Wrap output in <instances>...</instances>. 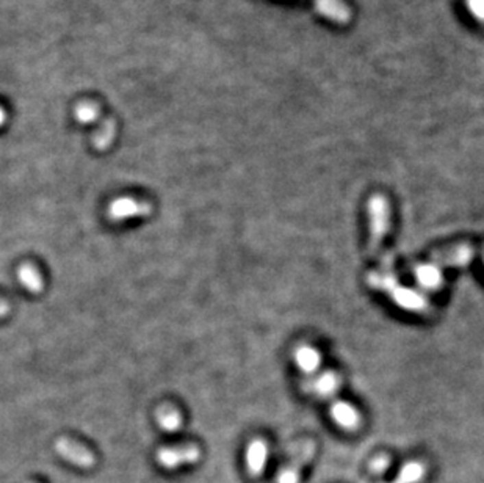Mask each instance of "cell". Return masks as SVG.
<instances>
[{"instance_id": "obj_1", "label": "cell", "mask_w": 484, "mask_h": 483, "mask_svg": "<svg viewBox=\"0 0 484 483\" xmlns=\"http://www.w3.org/2000/svg\"><path fill=\"white\" fill-rule=\"evenodd\" d=\"M367 283L370 287L389 295L395 305H398L406 311L425 314V312L431 309V303L426 294L406 287V285L398 281L397 274L394 272L392 257L390 256L384 257L379 270H373L367 274Z\"/></svg>"}, {"instance_id": "obj_2", "label": "cell", "mask_w": 484, "mask_h": 483, "mask_svg": "<svg viewBox=\"0 0 484 483\" xmlns=\"http://www.w3.org/2000/svg\"><path fill=\"white\" fill-rule=\"evenodd\" d=\"M368 215V252L373 259H378L383 251V244L386 240L390 228V206L386 196L373 195L367 202Z\"/></svg>"}, {"instance_id": "obj_3", "label": "cell", "mask_w": 484, "mask_h": 483, "mask_svg": "<svg viewBox=\"0 0 484 483\" xmlns=\"http://www.w3.org/2000/svg\"><path fill=\"white\" fill-rule=\"evenodd\" d=\"M157 463L165 469H176L182 464H193L201 460V449L195 444H184L176 447H162L157 450Z\"/></svg>"}, {"instance_id": "obj_4", "label": "cell", "mask_w": 484, "mask_h": 483, "mask_svg": "<svg viewBox=\"0 0 484 483\" xmlns=\"http://www.w3.org/2000/svg\"><path fill=\"white\" fill-rule=\"evenodd\" d=\"M313 453H315V444L311 441L296 447L293 457L279 471L276 483H300L301 471L313 458Z\"/></svg>"}, {"instance_id": "obj_5", "label": "cell", "mask_w": 484, "mask_h": 483, "mask_svg": "<svg viewBox=\"0 0 484 483\" xmlns=\"http://www.w3.org/2000/svg\"><path fill=\"white\" fill-rule=\"evenodd\" d=\"M152 212V204L135 198H118L107 209V217L112 222H124L135 217H146Z\"/></svg>"}, {"instance_id": "obj_6", "label": "cell", "mask_w": 484, "mask_h": 483, "mask_svg": "<svg viewBox=\"0 0 484 483\" xmlns=\"http://www.w3.org/2000/svg\"><path fill=\"white\" fill-rule=\"evenodd\" d=\"M481 250H478L476 246H474V245L461 244V245L452 246V248H445V250H441V251H436L431 256V262H434L436 266H439L441 268H445V267H465L467 263H470L472 261H474V257H476V255Z\"/></svg>"}, {"instance_id": "obj_7", "label": "cell", "mask_w": 484, "mask_h": 483, "mask_svg": "<svg viewBox=\"0 0 484 483\" xmlns=\"http://www.w3.org/2000/svg\"><path fill=\"white\" fill-rule=\"evenodd\" d=\"M55 452L66 461H69L74 466H79L82 469H90L91 466H95V455L91 453V450L73 441V439L58 438L55 441Z\"/></svg>"}, {"instance_id": "obj_8", "label": "cell", "mask_w": 484, "mask_h": 483, "mask_svg": "<svg viewBox=\"0 0 484 483\" xmlns=\"http://www.w3.org/2000/svg\"><path fill=\"white\" fill-rule=\"evenodd\" d=\"M340 388V378L332 370H324L320 375L313 377L312 380L306 381L304 389L307 392L313 395H318L322 399H331L334 400L335 394L339 392Z\"/></svg>"}, {"instance_id": "obj_9", "label": "cell", "mask_w": 484, "mask_h": 483, "mask_svg": "<svg viewBox=\"0 0 484 483\" xmlns=\"http://www.w3.org/2000/svg\"><path fill=\"white\" fill-rule=\"evenodd\" d=\"M414 276L420 287L426 292H437L444 285V270L434 262L419 263L414 268Z\"/></svg>"}, {"instance_id": "obj_10", "label": "cell", "mask_w": 484, "mask_h": 483, "mask_svg": "<svg viewBox=\"0 0 484 483\" xmlns=\"http://www.w3.org/2000/svg\"><path fill=\"white\" fill-rule=\"evenodd\" d=\"M268 461V446L263 439H254L246 449V468L252 477L262 475Z\"/></svg>"}, {"instance_id": "obj_11", "label": "cell", "mask_w": 484, "mask_h": 483, "mask_svg": "<svg viewBox=\"0 0 484 483\" xmlns=\"http://www.w3.org/2000/svg\"><path fill=\"white\" fill-rule=\"evenodd\" d=\"M331 416L335 424L345 430H356L361 425V416L353 405L343 400L334 399L331 403Z\"/></svg>"}, {"instance_id": "obj_12", "label": "cell", "mask_w": 484, "mask_h": 483, "mask_svg": "<svg viewBox=\"0 0 484 483\" xmlns=\"http://www.w3.org/2000/svg\"><path fill=\"white\" fill-rule=\"evenodd\" d=\"M295 362L307 375H313L322 364V356L318 350L311 345H301L295 350Z\"/></svg>"}, {"instance_id": "obj_13", "label": "cell", "mask_w": 484, "mask_h": 483, "mask_svg": "<svg viewBox=\"0 0 484 483\" xmlns=\"http://www.w3.org/2000/svg\"><path fill=\"white\" fill-rule=\"evenodd\" d=\"M315 8L324 18L337 24H346L350 21V11L340 0H315Z\"/></svg>"}, {"instance_id": "obj_14", "label": "cell", "mask_w": 484, "mask_h": 483, "mask_svg": "<svg viewBox=\"0 0 484 483\" xmlns=\"http://www.w3.org/2000/svg\"><path fill=\"white\" fill-rule=\"evenodd\" d=\"M156 419L158 427L168 433L179 430L180 425H182V416L171 405H162L156 411Z\"/></svg>"}, {"instance_id": "obj_15", "label": "cell", "mask_w": 484, "mask_h": 483, "mask_svg": "<svg viewBox=\"0 0 484 483\" xmlns=\"http://www.w3.org/2000/svg\"><path fill=\"white\" fill-rule=\"evenodd\" d=\"M18 278L21 284L32 294H40L44 287L40 272H38L35 266H32V263H24V266L19 267Z\"/></svg>"}, {"instance_id": "obj_16", "label": "cell", "mask_w": 484, "mask_h": 483, "mask_svg": "<svg viewBox=\"0 0 484 483\" xmlns=\"http://www.w3.org/2000/svg\"><path fill=\"white\" fill-rule=\"evenodd\" d=\"M425 475V466L420 461H409L400 469L398 475L390 483H419Z\"/></svg>"}, {"instance_id": "obj_17", "label": "cell", "mask_w": 484, "mask_h": 483, "mask_svg": "<svg viewBox=\"0 0 484 483\" xmlns=\"http://www.w3.org/2000/svg\"><path fill=\"white\" fill-rule=\"evenodd\" d=\"M114 135V126L113 121H106L101 129H99L95 137H93V143L97 150H107V148L112 145Z\"/></svg>"}, {"instance_id": "obj_18", "label": "cell", "mask_w": 484, "mask_h": 483, "mask_svg": "<svg viewBox=\"0 0 484 483\" xmlns=\"http://www.w3.org/2000/svg\"><path fill=\"white\" fill-rule=\"evenodd\" d=\"M97 115V108L95 106H82L77 108V118L80 123H91Z\"/></svg>"}, {"instance_id": "obj_19", "label": "cell", "mask_w": 484, "mask_h": 483, "mask_svg": "<svg viewBox=\"0 0 484 483\" xmlns=\"http://www.w3.org/2000/svg\"><path fill=\"white\" fill-rule=\"evenodd\" d=\"M467 8L478 21L484 22V0H465Z\"/></svg>"}, {"instance_id": "obj_20", "label": "cell", "mask_w": 484, "mask_h": 483, "mask_svg": "<svg viewBox=\"0 0 484 483\" xmlns=\"http://www.w3.org/2000/svg\"><path fill=\"white\" fill-rule=\"evenodd\" d=\"M389 457H386V455H379V457H376L370 463V471L373 474H383V472L389 468Z\"/></svg>"}, {"instance_id": "obj_21", "label": "cell", "mask_w": 484, "mask_h": 483, "mask_svg": "<svg viewBox=\"0 0 484 483\" xmlns=\"http://www.w3.org/2000/svg\"><path fill=\"white\" fill-rule=\"evenodd\" d=\"M10 312V305L5 300H0V318H3Z\"/></svg>"}, {"instance_id": "obj_22", "label": "cell", "mask_w": 484, "mask_h": 483, "mask_svg": "<svg viewBox=\"0 0 484 483\" xmlns=\"http://www.w3.org/2000/svg\"><path fill=\"white\" fill-rule=\"evenodd\" d=\"M2 123H3V112L0 110V124H2Z\"/></svg>"}, {"instance_id": "obj_23", "label": "cell", "mask_w": 484, "mask_h": 483, "mask_svg": "<svg viewBox=\"0 0 484 483\" xmlns=\"http://www.w3.org/2000/svg\"><path fill=\"white\" fill-rule=\"evenodd\" d=\"M481 256H483V261H484V246H483V251H481Z\"/></svg>"}, {"instance_id": "obj_24", "label": "cell", "mask_w": 484, "mask_h": 483, "mask_svg": "<svg viewBox=\"0 0 484 483\" xmlns=\"http://www.w3.org/2000/svg\"><path fill=\"white\" fill-rule=\"evenodd\" d=\"M25 483H35V482H25Z\"/></svg>"}]
</instances>
